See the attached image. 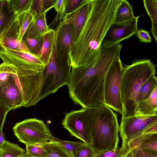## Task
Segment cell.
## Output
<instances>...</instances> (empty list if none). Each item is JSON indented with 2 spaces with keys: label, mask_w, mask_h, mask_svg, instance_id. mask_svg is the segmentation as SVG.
Segmentation results:
<instances>
[{
  "label": "cell",
  "mask_w": 157,
  "mask_h": 157,
  "mask_svg": "<svg viewBox=\"0 0 157 157\" xmlns=\"http://www.w3.org/2000/svg\"><path fill=\"white\" fill-rule=\"evenodd\" d=\"M122 0H90L85 24L68 55L72 68L87 67L97 58L108 29Z\"/></svg>",
  "instance_id": "1"
},
{
  "label": "cell",
  "mask_w": 157,
  "mask_h": 157,
  "mask_svg": "<svg viewBox=\"0 0 157 157\" xmlns=\"http://www.w3.org/2000/svg\"><path fill=\"white\" fill-rule=\"evenodd\" d=\"M122 45L101 46L99 54L90 66L72 68L67 85L69 96L75 104L86 108L105 105L104 84L108 70L120 56Z\"/></svg>",
  "instance_id": "2"
},
{
  "label": "cell",
  "mask_w": 157,
  "mask_h": 157,
  "mask_svg": "<svg viewBox=\"0 0 157 157\" xmlns=\"http://www.w3.org/2000/svg\"><path fill=\"white\" fill-rule=\"evenodd\" d=\"M155 73V66L148 59H135L131 64L124 67L121 84L123 108L121 119L136 116L140 88Z\"/></svg>",
  "instance_id": "3"
},
{
  "label": "cell",
  "mask_w": 157,
  "mask_h": 157,
  "mask_svg": "<svg viewBox=\"0 0 157 157\" xmlns=\"http://www.w3.org/2000/svg\"><path fill=\"white\" fill-rule=\"evenodd\" d=\"M88 109L91 122V144L96 154L117 149L119 126L117 115L105 105Z\"/></svg>",
  "instance_id": "4"
},
{
  "label": "cell",
  "mask_w": 157,
  "mask_h": 157,
  "mask_svg": "<svg viewBox=\"0 0 157 157\" xmlns=\"http://www.w3.org/2000/svg\"><path fill=\"white\" fill-rule=\"evenodd\" d=\"M7 63L14 70L13 75L21 94L22 106L35 105L39 101L45 66L26 62L11 61Z\"/></svg>",
  "instance_id": "5"
},
{
  "label": "cell",
  "mask_w": 157,
  "mask_h": 157,
  "mask_svg": "<svg viewBox=\"0 0 157 157\" xmlns=\"http://www.w3.org/2000/svg\"><path fill=\"white\" fill-rule=\"evenodd\" d=\"M71 67L68 55L56 58L53 50L51 58L43 72V79L39 101L56 93L62 86L67 85Z\"/></svg>",
  "instance_id": "6"
},
{
  "label": "cell",
  "mask_w": 157,
  "mask_h": 157,
  "mask_svg": "<svg viewBox=\"0 0 157 157\" xmlns=\"http://www.w3.org/2000/svg\"><path fill=\"white\" fill-rule=\"evenodd\" d=\"M18 140L26 145L41 146L53 140L54 136L46 124L36 118L17 123L13 128Z\"/></svg>",
  "instance_id": "7"
},
{
  "label": "cell",
  "mask_w": 157,
  "mask_h": 157,
  "mask_svg": "<svg viewBox=\"0 0 157 157\" xmlns=\"http://www.w3.org/2000/svg\"><path fill=\"white\" fill-rule=\"evenodd\" d=\"M123 69L120 56L112 63L108 70L104 89L105 105L121 115L123 108L121 96V84Z\"/></svg>",
  "instance_id": "8"
},
{
  "label": "cell",
  "mask_w": 157,
  "mask_h": 157,
  "mask_svg": "<svg viewBox=\"0 0 157 157\" xmlns=\"http://www.w3.org/2000/svg\"><path fill=\"white\" fill-rule=\"evenodd\" d=\"M62 124L71 135L91 145V122L87 108L66 113Z\"/></svg>",
  "instance_id": "9"
},
{
  "label": "cell",
  "mask_w": 157,
  "mask_h": 157,
  "mask_svg": "<svg viewBox=\"0 0 157 157\" xmlns=\"http://www.w3.org/2000/svg\"><path fill=\"white\" fill-rule=\"evenodd\" d=\"M157 122V115L135 116L121 119L119 131L122 141L128 144L147 128Z\"/></svg>",
  "instance_id": "10"
},
{
  "label": "cell",
  "mask_w": 157,
  "mask_h": 157,
  "mask_svg": "<svg viewBox=\"0 0 157 157\" xmlns=\"http://www.w3.org/2000/svg\"><path fill=\"white\" fill-rule=\"evenodd\" d=\"M139 17L124 22L113 23L110 26L102 41L101 46H110L120 43L136 34L138 30Z\"/></svg>",
  "instance_id": "11"
},
{
  "label": "cell",
  "mask_w": 157,
  "mask_h": 157,
  "mask_svg": "<svg viewBox=\"0 0 157 157\" xmlns=\"http://www.w3.org/2000/svg\"><path fill=\"white\" fill-rule=\"evenodd\" d=\"M73 43V25L65 14L55 30L53 50L56 58L68 55Z\"/></svg>",
  "instance_id": "12"
},
{
  "label": "cell",
  "mask_w": 157,
  "mask_h": 157,
  "mask_svg": "<svg viewBox=\"0 0 157 157\" xmlns=\"http://www.w3.org/2000/svg\"><path fill=\"white\" fill-rule=\"evenodd\" d=\"M21 91L13 75L0 83V105L11 110L22 106Z\"/></svg>",
  "instance_id": "13"
},
{
  "label": "cell",
  "mask_w": 157,
  "mask_h": 157,
  "mask_svg": "<svg viewBox=\"0 0 157 157\" xmlns=\"http://www.w3.org/2000/svg\"><path fill=\"white\" fill-rule=\"evenodd\" d=\"M19 33L18 21L16 17L0 35V52L7 49L29 53L24 44L19 40Z\"/></svg>",
  "instance_id": "14"
},
{
  "label": "cell",
  "mask_w": 157,
  "mask_h": 157,
  "mask_svg": "<svg viewBox=\"0 0 157 157\" xmlns=\"http://www.w3.org/2000/svg\"><path fill=\"white\" fill-rule=\"evenodd\" d=\"M91 7L90 0H83L74 11L65 14L68 21L73 25L74 42L83 27Z\"/></svg>",
  "instance_id": "15"
},
{
  "label": "cell",
  "mask_w": 157,
  "mask_h": 157,
  "mask_svg": "<svg viewBox=\"0 0 157 157\" xmlns=\"http://www.w3.org/2000/svg\"><path fill=\"white\" fill-rule=\"evenodd\" d=\"M47 23L46 13L35 16L22 38L33 39L43 36L49 29Z\"/></svg>",
  "instance_id": "16"
},
{
  "label": "cell",
  "mask_w": 157,
  "mask_h": 157,
  "mask_svg": "<svg viewBox=\"0 0 157 157\" xmlns=\"http://www.w3.org/2000/svg\"><path fill=\"white\" fill-rule=\"evenodd\" d=\"M157 115V87L145 100L137 103L136 116Z\"/></svg>",
  "instance_id": "17"
},
{
  "label": "cell",
  "mask_w": 157,
  "mask_h": 157,
  "mask_svg": "<svg viewBox=\"0 0 157 157\" xmlns=\"http://www.w3.org/2000/svg\"><path fill=\"white\" fill-rule=\"evenodd\" d=\"M44 41L36 56L46 66L49 62L53 50L55 39V30L49 29L43 35Z\"/></svg>",
  "instance_id": "18"
},
{
  "label": "cell",
  "mask_w": 157,
  "mask_h": 157,
  "mask_svg": "<svg viewBox=\"0 0 157 157\" xmlns=\"http://www.w3.org/2000/svg\"><path fill=\"white\" fill-rule=\"evenodd\" d=\"M10 9L7 0H0V35L17 16Z\"/></svg>",
  "instance_id": "19"
},
{
  "label": "cell",
  "mask_w": 157,
  "mask_h": 157,
  "mask_svg": "<svg viewBox=\"0 0 157 157\" xmlns=\"http://www.w3.org/2000/svg\"><path fill=\"white\" fill-rule=\"evenodd\" d=\"M132 7L128 1L122 0L115 14L113 23L124 22L134 19Z\"/></svg>",
  "instance_id": "20"
},
{
  "label": "cell",
  "mask_w": 157,
  "mask_h": 157,
  "mask_svg": "<svg viewBox=\"0 0 157 157\" xmlns=\"http://www.w3.org/2000/svg\"><path fill=\"white\" fill-rule=\"evenodd\" d=\"M144 6L152 23L151 32L155 41L157 42V0H144Z\"/></svg>",
  "instance_id": "21"
},
{
  "label": "cell",
  "mask_w": 157,
  "mask_h": 157,
  "mask_svg": "<svg viewBox=\"0 0 157 157\" xmlns=\"http://www.w3.org/2000/svg\"><path fill=\"white\" fill-rule=\"evenodd\" d=\"M41 146L46 151V157H73L62 145L53 140Z\"/></svg>",
  "instance_id": "22"
},
{
  "label": "cell",
  "mask_w": 157,
  "mask_h": 157,
  "mask_svg": "<svg viewBox=\"0 0 157 157\" xmlns=\"http://www.w3.org/2000/svg\"><path fill=\"white\" fill-rule=\"evenodd\" d=\"M25 151L18 144L6 140L0 148V157H21Z\"/></svg>",
  "instance_id": "23"
},
{
  "label": "cell",
  "mask_w": 157,
  "mask_h": 157,
  "mask_svg": "<svg viewBox=\"0 0 157 157\" xmlns=\"http://www.w3.org/2000/svg\"><path fill=\"white\" fill-rule=\"evenodd\" d=\"M157 87V78L154 75L142 85L138 94V102L146 99Z\"/></svg>",
  "instance_id": "24"
},
{
  "label": "cell",
  "mask_w": 157,
  "mask_h": 157,
  "mask_svg": "<svg viewBox=\"0 0 157 157\" xmlns=\"http://www.w3.org/2000/svg\"><path fill=\"white\" fill-rule=\"evenodd\" d=\"M35 16L28 10L17 15V18L18 21L20 28V33L18 40L21 41L23 36L27 29L33 20Z\"/></svg>",
  "instance_id": "25"
},
{
  "label": "cell",
  "mask_w": 157,
  "mask_h": 157,
  "mask_svg": "<svg viewBox=\"0 0 157 157\" xmlns=\"http://www.w3.org/2000/svg\"><path fill=\"white\" fill-rule=\"evenodd\" d=\"M136 147L147 153L157 155V133L149 136Z\"/></svg>",
  "instance_id": "26"
},
{
  "label": "cell",
  "mask_w": 157,
  "mask_h": 157,
  "mask_svg": "<svg viewBox=\"0 0 157 157\" xmlns=\"http://www.w3.org/2000/svg\"><path fill=\"white\" fill-rule=\"evenodd\" d=\"M10 10L17 15L29 10L32 0H7Z\"/></svg>",
  "instance_id": "27"
},
{
  "label": "cell",
  "mask_w": 157,
  "mask_h": 157,
  "mask_svg": "<svg viewBox=\"0 0 157 157\" xmlns=\"http://www.w3.org/2000/svg\"><path fill=\"white\" fill-rule=\"evenodd\" d=\"M43 35L33 39L23 38L21 41L25 45L30 53L36 55L42 48L44 41Z\"/></svg>",
  "instance_id": "28"
},
{
  "label": "cell",
  "mask_w": 157,
  "mask_h": 157,
  "mask_svg": "<svg viewBox=\"0 0 157 157\" xmlns=\"http://www.w3.org/2000/svg\"><path fill=\"white\" fill-rule=\"evenodd\" d=\"M130 149L128 144L123 141L121 147L116 151L96 154L95 157H124Z\"/></svg>",
  "instance_id": "29"
},
{
  "label": "cell",
  "mask_w": 157,
  "mask_h": 157,
  "mask_svg": "<svg viewBox=\"0 0 157 157\" xmlns=\"http://www.w3.org/2000/svg\"><path fill=\"white\" fill-rule=\"evenodd\" d=\"M68 0H56L53 8L56 12V15L51 25H53L57 21L62 20L66 14V9Z\"/></svg>",
  "instance_id": "30"
},
{
  "label": "cell",
  "mask_w": 157,
  "mask_h": 157,
  "mask_svg": "<svg viewBox=\"0 0 157 157\" xmlns=\"http://www.w3.org/2000/svg\"><path fill=\"white\" fill-rule=\"evenodd\" d=\"M61 145L73 155L85 144L81 142H73L67 140H63L53 137V140Z\"/></svg>",
  "instance_id": "31"
},
{
  "label": "cell",
  "mask_w": 157,
  "mask_h": 157,
  "mask_svg": "<svg viewBox=\"0 0 157 157\" xmlns=\"http://www.w3.org/2000/svg\"><path fill=\"white\" fill-rule=\"evenodd\" d=\"M25 154L27 157H46L47 155L42 146L35 145H26Z\"/></svg>",
  "instance_id": "32"
},
{
  "label": "cell",
  "mask_w": 157,
  "mask_h": 157,
  "mask_svg": "<svg viewBox=\"0 0 157 157\" xmlns=\"http://www.w3.org/2000/svg\"><path fill=\"white\" fill-rule=\"evenodd\" d=\"M35 17L47 12L44 0H32L29 10Z\"/></svg>",
  "instance_id": "33"
},
{
  "label": "cell",
  "mask_w": 157,
  "mask_h": 157,
  "mask_svg": "<svg viewBox=\"0 0 157 157\" xmlns=\"http://www.w3.org/2000/svg\"><path fill=\"white\" fill-rule=\"evenodd\" d=\"M96 153L88 144H85L73 155V157H95Z\"/></svg>",
  "instance_id": "34"
},
{
  "label": "cell",
  "mask_w": 157,
  "mask_h": 157,
  "mask_svg": "<svg viewBox=\"0 0 157 157\" xmlns=\"http://www.w3.org/2000/svg\"><path fill=\"white\" fill-rule=\"evenodd\" d=\"M136 34L140 41L141 42L148 43L152 41L149 32L145 29H138Z\"/></svg>",
  "instance_id": "35"
},
{
  "label": "cell",
  "mask_w": 157,
  "mask_h": 157,
  "mask_svg": "<svg viewBox=\"0 0 157 157\" xmlns=\"http://www.w3.org/2000/svg\"><path fill=\"white\" fill-rule=\"evenodd\" d=\"M83 0H68L66 9V13H70L77 9Z\"/></svg>",
  "instance_id": "36"
},
{
  "label": "cell",
  "mask_w": 157,
  "mask_h": 157,
  "mask_svg": "<svg viewBox=\"0 0 157 157\" xmlns=\"http://www.w3.org/2000/svg\"><path fill=\"white\" fill-rule=\"evenodd\" d=\"M10 110V109L0 105V130L2 129L6 116Z\"/></svg>",
  "instance_id": "37"
},
{
  "label": "cell",
  "mask_w": 157,
  "mask_h": 157,
  "mask_svg": "<svg viewBox=\"0 0 157 157\" xmlns=\"http://www.w3.org/2000/svg\"><path fill=\"white\" fill-rule=\"evenodd\" d=\"M133 157H157V155H153L145 152L140 148H133Z\"/></svg>",
  "instance_id": "38"
},
{
  "label": "cell",
  "mask_w": 157,
  "mask_h": 157,
  "mask_svg": "<svg viewBox=\"0 0 157 157\" xmlns=\"http://www.w3.org/2000/svg\"><path fill=\"white\" fill-rule=\"evenodd\" d=\"M6 141L2 129L0 130V148L4 144Z\"/></svg>",
  "instance_id": "39"
},
{
  "label": "cell",
  "mask_w": 157,
  "mask_h": 157,
  "mask_svg": "<svg viewBox=\"0 0 157 157\" xmlns=\"http://www.w3.org/2000/svg\"><path fill=\"white\" fill-rule=\"evenodd\" d=\"M133 148L130 149V150L127 153L124 157H133Z\"/></svg>",
  "instance_id": "40"
},
{
  "label": "cell",
  "mask_w": 157,
  "mask_h": 157,
  "mask_svg": "<svg viewBox=\"0 0 157 157\" xmlns=\"http://www.w3.org/2000/svg\"><path fill=\"white\" fill-rule=\"evenodd\" d=\"M21 157H27L26 155H25V154H24V155H23V156H21Z\"/></svg>",
  "instance_id": "41"
}]
</instances>
